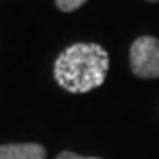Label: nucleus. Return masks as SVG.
I'll return each mask as SVG.
<instances>
[{"mask_svg": "<svg viewBox=\"0 0 159 159\" xmlns=\"http://www.w3.org/2000/svg\"><path fill=\"white\" fill-rule=\"evenodd\" d=\"M110 69V55L101 44L76 43L67 46L55 60L57 83L71 94H87L101 87Z\"/></svg>", "mask_w": 159, "mask_h": 159, "instance_id": "f257e3e1", "label": "nucleus"}, {"mask_svg": "<svg viewBox=\"0 0 159 159\" xmlns=\"http://www.w3.org/2000/svg\"><path fill=\"white\" fill-rule=\"evenodd\" d=\"M0 159H46V150L39 143L0 145Z\"/></svg>", "mask_w": 159, "mask_h": 159, "instance_id": "7ed1b4c3", "label": "nucleus"}, {"mask_svg": "<svg viewBox=\"0 0 159 159\" xmlns=\"http://www.w3.org/2000/svg\"><path fill=\"white\" fill-rule=\"evenodd\" d=\"M129 64L133 74L138 78H159V39L152 35L138 37L129 51Z\"/></svg>", "mask_w": 159, "mask_h": 159, "instance_id": "f03ea898", "label": "nucleus"}, {"mask_svg": "<svg viewBox=\"0 0 159 159\" xmlns=\"http://www.w3.org/2000/svg\"><path fill=\"white\" fill-rule=\"evenodd\" d=\"M55 4L62 12H73L80 9L83 4H87V0H55Z\"/></svg>", "mask_w": 159, "mask_h": 159, "instance_id": "20e7f679", "label": "nucleus"}, {"mask_svg": "<svg viewBox=\"0 0 159 159\" xmlns=\"http://www.w3.org/2000/svg\"><path fill=\"white\" fill-rule=\"evenodd\" d=\"M57 159H101V157H83V156H78L74 152H60L57 156Z\"/></svg>", "mask_w": 159, "mask_h": 159, "instance_id": "39448f33", "label": "nucleus"}, {"mask_svg": "<svg viewBox=\"0 0 159 159\" xmlns=\"http://www.w3.org/2000/svg\"><path fill=\"white\" fill-rule=\"evenodd\" d=\"M147 2H159V0H147Z\"/></svg>", "mask_w": 159, "mask_h": 159, "instance_id": "423d86ee", "label": "nucleus"}]
</instances>
